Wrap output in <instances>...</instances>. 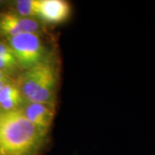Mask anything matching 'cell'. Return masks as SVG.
<instances>
[{
    "mask_svg": "<svg viewBox=\"0 0 155 155\" xmlns=\"http://www.w3.org/2000/svg\"><path fill=\"white\" fill-rule=\"evenodd\" d=\"M6 42L11 48L18 67L23 71L38 65L49 56L39 34H21L6 39Z\"/></svg>",
    "mask_w": 155,
    "mask_h": 155,
    "instance_id": "cell-3",
    "label": "cell"
},
{
    "mask_svg": "<svg viewBox=\"0 0 155 155\" xmlns=\"http://www.w3.org/2000/svg\"><path fill=\"white\" fill-rule=\"evenodd\" d=\"M46 135L20 110L0 111V155H36Z\"/></svg>",
    "mask_w": 155,
    "mask_h": 155,
    "instance_id": "cell-1",
    "label": "cell"
},
{
    "mask_svg": "<svg viewBox=\"0 0 155 155\" xmlns=\"http://www.w3.org/2000/svg\"><path fill=\"white\" fill-rule=\"evenodd\" d=\"M10 11L21 17L38 19L39 0H16L7 2Z\"/></svg>",
    "mask_w": 155,
    "mask_h": 155,
    "instance_id": "cell-7",
    "label": "cell"
},
{
    "mask_svg": "<svg viewBox=\"0 0 155 155\" xmlns=\"http://www.w3.org/2000/svg\"><path fill=\"white\" fill-rule=\"evenodd\" d=\"M17 84L26 102L55 104L57 66L49 55L38 65L24 70Z\"/></svg>",
    "mask_w": 155,
    "mask_h": 155,
    "instance_id": "cell-2",
    "label": "cell"
},
{
    "mask_svg": "<svg viewBox=\"0 0 155 155\" xmlns=\"http://www.w3.org/2000/svg\"><path fill=\"white\" fill-rule=\"evenodd\" d=\"M7 83V82H6ZM5 83H3V82H0V91H1V89L3 88V86L5 85Z\"/></svg>",
    "mask_w": 155,
    "mask_h": 155,
    "instance_id": "cell-12",
    "label": "cell"
},
{
    "mask_svg": "<svg viewBox=\"0 0 155 155\" xmlns=\"http://www.w3.org/2000/svg\"><path fill=\"white\" fill-rule=\"evenodd\" d=\"M11 74H9V73H7V72H3V71L0 70V82L6 83V82L11 81Z\"/></svg>",
    "mask_w": 155,
    "mask_h": 155,
    "instance_id": "cell-10",
    "label": "cell"
},
{
    "mask_svg": "<svg viewBox=\"0 0 155 155\" xmlns=\"http://www.w3.org/2000/svg\"><path fill=\"white\" fill-rule=\"evenodd\" d=\"M11 56L14 55L10 46L7 44L6 41H0V57H11Z\"/></svg>",
    "mask_w": 155,
    "mask_h": 155,
    "instance_id": "cell-9",
    "label": "cell"
},
{
    "mask_svg": "<svg viewBox=\"0 0 155 155\" xmlns=\"http://www.w3.org/2000/svg\"><path fill=\"white\" fill-rule=\"evenodd\" d=\"M44 23L36 18H28L8 11L0 13V36L8 39L24 33L41 35Z\"/></svg>",
    "mask_w": 155,
    "mask_h": 155,
    "instance_id": "cell-4",
    "label": "cell"
},
{
    "mask_svg": "<svg viewBox=\"0 0 155 155\" xmlns=\"http://www.w3.org/2000/svg\"><path fill=\"white\" fill-rule=\"evenodd\" d=\"M18 67L17 62L14 56L0 57V70L11 74Z\"/></svg>",
    "mask_w": 155,
    "mask_h": 155,
    "instance_id": "cell-8",
    "label": "cell"
},
{
    "mask_svg": "<svg viewBox=\"0 0 155 155\" xmlns=\"http://www.w3.org/2000/svg\"><path fill=\"white\" fill-rule=\"evenodd\" d=\"M72 12L65 0H39L38 19L43 23L60 24L66 22Z\"/></svg>",
    "mask_w": 155,
    "mask_h": 155,
    "instance_id": "cell-6",
    "label": "cell"
},
{
    "mask_svg": "<svg viewBox=\"0 0 155 155\" xmlns=\"http://www.w3.org/2000/svg\"><path fill=\"white\" fill-rule=\"evenodd\" d=\"M5 3H7V2H5V1H1L0 0V7L2 5H5Z\"/></svg>",
    "mask_w": 155,
    "mask_h": 155,
    "instance_id": "cell-11",
    "label": "cell"
},
{
    "mask_svg": "<svg viewBox=\"0 0 155 155\" xmlns=\"http://www.w3.org/2000/svg\"><path fill=\"white\" fill-rule=\"evenodd\" d=\"M19 110L35 127L48 134L55 115V104L25 102Z\"/></svg>",
    "mask_w": 155,
    "mask_h": 155,
    "instance_id": "cell-5",
    "label": "cell"
}]
</instances>
